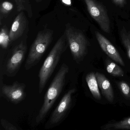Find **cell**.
<instances>
[{
    "instance_id": "6da1fadb",
    "label": "cell",
    "mask_w": 130,
    "mask_h": 130,
    "mask_svg": "<svg viewBox=\"0 0 130 130\" xmlns=\"http://www.w3.org/2000/svg\"><path fill=\"white\" fill-rule=\"evenodd\" d=\"M69 71V67L65 63L62 64L45 93L43 104L36 118V124L44 120L59 97L64 87Z\"/></svg>"
},
{
    "instance_id": "7a4b0ae2",
    "label": "cell",
    "mask_w": 130,
    "mask_h": 130,
    "mask_svg": "<svg viewBox=\"0 0 130 130\" xmlns=\"http://www.w3.org/2000/svg\"><path fill=\"white\" fill-rule=\"evenodd\" d=\"M68 45L67 37L64 33L57 41L39 70L38 74V92L39 94L43 92L58 64L61 56L66 51Z\"/></svg>"
},
{
    "instance_id": "3957f363",
    "label": "cell",
    "mask_w": 130,
    "mask_h": 130,
    "mask_svg": "<svg viewBox=\"0 0 130 130\" xmlns=\"http://www.w3.org/2000/svg\"><path fill=\"white\" fill-rule=\"evenodd\" d=\"M53 32L49 29L40 31L30 47L25 64L26 70L38 64L53 40Z\"/></svg>"
},
{
    "instance_id": "277c9868",
    "label": "cell",
    "mask_w": 130,
    "mask_h": 130,
    "mask_svg": "<svg viewBox=\"0 0 130 130\" xmlns=\"http://www.w3.org/2000/svg\"><path fill=\"white\" fill-rule=\"evenodd\" d=\"M64 33L73 58L80 63L87 54L89 42L82 31L70 25H66Z\"/></svg>"
},
{
    "instance_id": "5b68a950",
    "label": "cell",
    "mask_w": 130,
    "mask_h": 130,
    "mask_svg": "<svg viewBox=\"0 0 130 130\" xmlns=\"http://www.w3.org/2000/svg\"><path fill=\"white\" fill-rule=\"evenodd\" d=\"M26 41H23L16 45L7 56L1 68V73L9 77L16 76L24 61L27 52Z\"/></svg>"
},
{
    "instance_id": "8992f818",
    "label": "cell",
    "mask_w": 130,
    "mask_h": 130,
    "mask_svg": "<svg viewBox=\"0 0 130 130\" xmlns=\"http://www.w3.org/2000/svg\"><path fill=\"white\" fill-rule=\"evenodd\" d=\"M76 91V89L72 88L64 95L45 124V129L57 127L64 120L70 111L73 105V96Z\"/></svg>"
},
{
    "instance_id": "52a82bcc",
    "label": "cell",
    "mask_w": 130,
    "mask_h": 130,
    "mask_svg": "<svg viewBox=\"0 0 130 130\" xmlns=\"http://www.w3.org/2000/svg\"><path fill=\"white\" fill-rule=\"evenodd\" d=\"M88 12L101 29L107 33L110 31V22L105 7L96 0H84Z\"/></svg>"
},
{
    "instance_id": "ba28073f",
    "label": "cell",
    "mask_w": 130,
    "mask_h": 130,
    "mask_svg": "<svg viewBox=\"0 0 130 130\" xmlns=\"http://www.w3.org/2000/svg\"><path fill=\"white\" fill-rule=\"evenodd\" d=\"M26 85L23 83L15 81L12 84L1 85V96L8 102L17 105L24 100L26 96Z\"/></svg>"
},
{
    "instance_id": "9c48e42d",
    "label": "cell",
    "mask_w": 130,
    "mask_h": 130,
    "mask_svg": "<svg viewBox=\"0 0 130 130\" xmlns=\"http://www.w3.org/2000/svg\"><path fill=\"white\" fill-rule=\"evenodd\" d=\"M97 41L103 51L112 60L124 67L125 63L117 49L100 32H95Z\"/></svg>"
},
{
    "instance_id": "30bf717a",
    "label": "cell",
    "mask_w": 130,
    "mask_h": 130,
    "mask_svg": "<svg viewBox=\"0 0 130 130\" xmlns=\"http://www.w3.org/2000/svg\"><path fill=\"white\" fill-rule=\"evenodd\" d=\"M27 20L23 12L19 13L14 20L10 31L9 37L10 42L16 41L22 36L27 27Z\"/></svg>"
},
{
    "instance_id": "8fae6325",
    "label": "cell",
    "mask_w": 130,
    "mask_h": 130,
    "mask_svg": "<svg viewBox=\"0 0 130 130\" xmlns=\"http://www.w3.org/2000/svg\"><path fill=\"white\" fill-rule=\"evenodd\" d=\"M95 75L102 94L108 101L112 102L114 101V93L110 81L104 74L99 72H96Z\"/></svg>"
},
{
    "instance_id": "7c38bea8",
    "label": "cell",
    "mask_w": 130,
    "mask_h": 130,
    "mask_svg": "<svg viewBox=\"0 0 130 130\" xmlns=\"http://www.w3.org/2000/svg\"><path fill=\"white\" fill-rule=\"evenodd\" d=\"M86 80L90 91L93 96L96 99L100 100L102 99V96L100 92L95 73L92 72L87 74Z\"/></svg>"
},
{
    "instance_id": "4fadbf2b",
    "label": "cell",
    "mask_w": 130,
    "mask_h": 130,
    "mask_svg": "<svg viewBox=\"0 0 130 130\" xmlns=\"http://www.w3.org/2000/svg\"><path fill=\"white\" fill-rule=\"evenodd\" d=\"M101 128L103 130L130 129V117L119 121L107 123L102 126Z\"/></svg>"
},
{
    "instance_id": "5bb4252c",
    "label": "cell",
    "mask_w": 130,
    "mask_h": 130,
    "mask_svg": "<svg viewBox=\"0 0 130 130\" xmlns=\"http://www.w3.org/2000/svg\"><path fill=\"white\" fill-rule=\"evenodd\" d=\"M106 70L109 74L115 77H123L124 74L122 69L118 64L111 61H108L106 63Z\"/></svg>"
},
{
    "instance_id": "9a60e30c",
    "label": "cell",
    "mask_w": 130,
    "mask_h": 130,
    "mask_svg": "<svg viewBox=\"0 0 130 130\" xmlns=\"http://www.w3.org/2000/svg\"><path fill=\"white\" fill-rule=\"evenodd\" d=\"M120 36L122 42L126 49L127 54L130 59V31L124 27L120 31Z\"/></svg>"
},
{
    "instance_id": "2e32d148",
    "label": "cell",
    "mask_w": 130,
    "mask_h": 130,
    "mask_svg": "<svg viewBox=\"0 0 130 130\" xmlns=\"http://www.w3.org/2000/svg\"><path fill=\"white\" fill-rule=\"evenodd\" d=\"M15 1L16 3L18 12L25 10L28 13L29 17H31L32 12L29 0H15Z\"/></svg>"
},
{
    "instance_id": "e0dca14e",
    "label": "cell",
    "mask_w": 130,
    "mask_h": 130,
    "mask_svg": "<svg viewBox=\"0 0 130 130\" xmlns=\"http://www.w3.org/2000/svg\"><path fill=\"white\" fill-rule=\"evenodd\" d=\"M119 88L123 95L127 99H130V87L124 81H121L117 83Z\"/></svg>"
},
{
    "instance_id": "ac0fdd59",
    "label": "cell",
    "mask_w": 130,
    "mask_h": 130,
    "mask_svg": "<svg viewBox=\"0 0 130 130\" xmlns=\"http://www.w3.org/2000/svg\"><path fill=\"white\" fill-rule=\"evenodd\" d=\"M10 41L9 34L7 35V30L5 28L2 29L1 33V45L3 48H6Z\"/></svg>"
},
{
    "instance_id": "d6986e66",
    "label": "cell",
    "mask_w": 130,
    "mask_h": 130,
    "mask_svg": "<svg viewBox=\"0 0 130 130\" xmlns=\"http://www.w3.org/2000/svg\"><path fill=\"white\" fill-rule=\"evenodd\" d=\"M1 124L3 128L6 130H19L21 129L4 119H1Z\"/></svg>"
},
{
    "instance_id": "ffe728a7",
    "label": "cell",
    "mask_w": 130,
    "mask_h": 130,
    "mask_svg": "<svg viewBox=\"0 0 130 130\" xmlns=\"http://www.w3.org/2000/svg\"><path fill=\"white\" fill-rule=\"evenodd\" d=\"M13 7V5L11 3L5 1L3 2L1 5L0 12L1 14H6L11 11Z\"/></svg>"
},
{
    "instance_id": "44dd1931",
    "label": "cell",
    "mask_w": 130,
    "mask_h": 130,
    "mask_svg": "<svg viewBox=\"0 0 130 130\" xmlns=\"http://www.w3.org/2000/svg\"><path fill=\"white\" fill-rule=\"evenodd\" d=\"M112 1L116 6L122 7L124 6L126 0H112Z\"/></svg>"
},
{
    "instance_id": "7402d4cb",
    "label": "cell",
    "mask_w": 130,
    "mask_h": 130,
    "mask_svg": "<svg viewBox=\"0 0 130 130\" xmlns=\"http://www.w3.org/2000/svg\"><path fill=\"white\" fill-rule=\"evenodd\" d=\"M62 3L67 5H71V0H61Z\"/></svg>"
}]
</instances>
